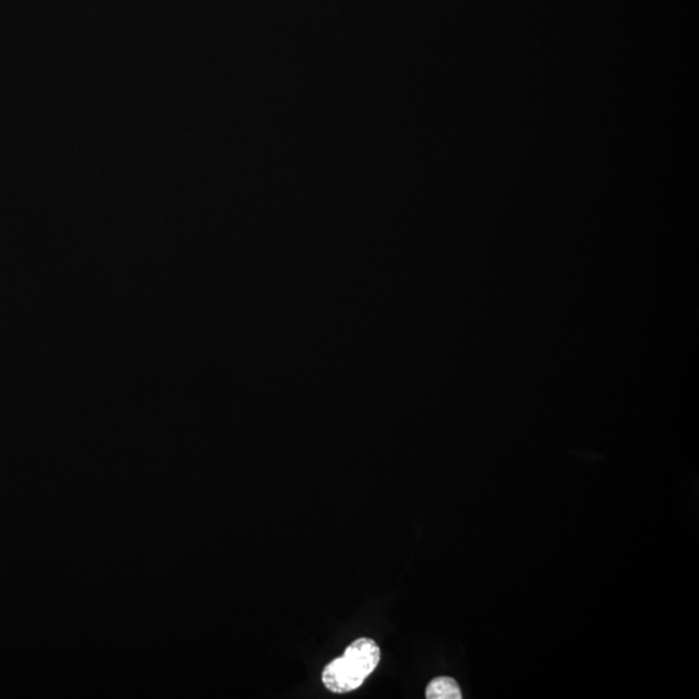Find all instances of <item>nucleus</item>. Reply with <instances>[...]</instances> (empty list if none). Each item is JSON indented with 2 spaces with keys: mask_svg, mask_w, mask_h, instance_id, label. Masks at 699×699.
Segmentation results:
<instances>
[{
  "mask_svg": "<svg viewBox=\"0 0 699 699\" xmlns=\"http://www.w3.org/2000/svg\"><path fill=\"white\" fill-rule=\"evenodd\" d=\"M426 698L428 699H460L463 698L461 689L456 680L452 677L441 676L430 681L426 688Z\"/></svg>",
  "mask_w": 699,
  "mask_h": 699,
  "instance_id": "nucleus-2",
  "label": "nucleus"
},
{
  "mask_svg": "<svg viewBox=\"0 0 699 699\" xmlns=\"http://www.w3.org/2000/svg\"><path fill=\"white\" fill-rule=\"evenodd\" d=\"M380 659L381 650L375 640L367 637L355 640L347 646L341 658L334 659L325 666L323 684L333 693L354 692L376 670Z\"/></svg>",
  "mask_w": 699,
  "mask_h": 699,
  "instance_id": "nucleus-1",
  "label": "nucleus"
}]
</instances>
